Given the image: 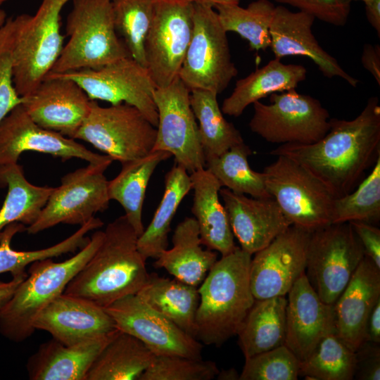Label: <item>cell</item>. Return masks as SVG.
<instances>
[{
  "instance_id": "6da1fadb",
  "label": "cell",
  "mask_w": 380,
  "mask_h": 380,
  "mask_svg": "<svg viewBox=\"0 0 380 380\" xmlns=\"http://www.w3.org/2000/svg\"><path fill=\"white\" fill-rule=\"evenodd\" d=\"M270 154L299 163L336 198L349 194L380 156L378 97H370L353 120L331 118L329 131L319 141L310 144H284Z\"/></svg>"
},
{
  "instance_id": "7a4b0ae2",
  "label": "cell",
  "mask_w": 380,
  "mask_h": 380,
  "mask_svg": "<svg viewBox=\"0 0 380 380\" xmlns=\"http://www.w3.org/2000/svg\"><path fill=\"white\" fill-rule=\"evenodd\" d=\"M103 232L101 245L63 293L106 308L137 294L149 274L137 248L138 235L125 215L108 223Z\"/></svg>"
},
{
  "instance_id": "3957f363",
  "label": "cell",
  "mask_w": 380,
  "mask_h": 380,
  "mask_svg": "<svg viewBox=\"0 0 380 380\" xmlns=\"http://www.w3.org/2000/svg\"><path fill=\"white\" fill-rule=\"evenodd\" d=\"M252 255L237 247L217 260L201 286L196 314V338L219 347L238 331L255 298L250 284Z\"/></svg>"
},
{
  "instance_id": "277c9868",
  "label": "cell",
  "mask_w": 380,
  "mask_h": 380,
  "mask_svg": "<svg viewBox=\"0 0 380 380\" xmlns=\"http://www.w3.org/2000/svg\"><path fill=\"white\" fill-rule=\"evenodd\" d=\"M103 236L104 232L96 231L78 253L65 261L46 258L31 263L27 277L0 309V334L15 343L31 336L39 314L64 292L69 282L94 254Z\"/></svg>"
},
{
  "instance_id": "5b68a950",
  "label": "cell",
  "mask_w": 380,
  "mask_h": 380,
  "mask_svg": "<svg viewBox=\"0 0 380 380\" xmlns=\"http://www.w3.org/2000/svg\"><path fill=\"white\" fill-rule=\"evenodd\" d=\"M65 25L68 41L49 73L99 69L130 56L117 33L110 0H72Z\"/></svg>"
},
{
  "instance_id": "8992f818",
  "label": "cell",
  "mask_w": 380,
  "mask_h": 380,
  "mask_svg": "<svg viewBox=\"0 0 380 380\" xmlns=\"http://www.w3.org/2000/svg\"><path fill=\"white\" fill-rule=\"evenodd\" d=\"M227 32L210 4L193 1V32L179 77L189 89L215 92L227 89L237 75Z\"/></svg>"
},
{
  "instance_id": "52a82bcc",
  "label": "cell",
  "mask_w": 380,
  "mask_h": 380,
  "mask_svg": "<svg viewBox=\"0 0 380 380\" xmlns=\"http://www.w3.org/2000/svg\"><path fill=\"white\" fill-rule=\"evenodd\" d=\"M70 0H42L34 15H25L13 52V82L21 97L49 74L63 48L61 11Z\"/></svg>"
},
{
  "instance_id": "ba28073f",
  "label": "cell",
  "mask_w": 380,
  "mask_h": 380,
  "mask_svg": "<svg viewBox=\"0 0 380 380\" xmlns=\"http://www.w3.org/2000/svg\"><path fill=\"white\" fill-rule=\"evenodd\" d=\"M262 173L268 193L292 224L313 232L331 223L336 197L305 167L278 156Z\"/></svg>"
},
{
  "instance_id": "9c48e42d",
  "label": "cell",
  "mask_w": 380,
  "mask_h": 380,
  "mask_svg": "<svg viewBox=\"0 0 380 380\" xmlns=\"http://www.w3.org/2000/svg\"><path fill=\"white\" fill-rule=\"evenodd\" d=\"M270 103H253L251 130L268 142L310 144L322 139L330 127V116L321 102L296 89L273 93Z\"/></svg>"
},
{
  "instance_id": "30bf717a",
  "label": "cell",
  "mask_w": 380,
  "mask_h": 380,
  "mask_svg": "<svg viewBox=\"0 0 380 380\" xmlns=\"http://www.w3.org/2000/svg\"><path fill=\"white\" fill-rule=\"evenodd\" d=\"M156 134V127L137 108L125 103L102 107L91 101L89 114L74 139L88 142L123 163L151 153Z\"/></svg>"
},
{
  "instance_id": "8fae6325",
  "label": "cell",
  "mask_w": 380,
  "mask_h": 380,
  "mask_svg": "<svg viewBox=\"0 0 380 380\" xmlns=\"http://www.w3.org/2000/svg\"><path fill=\"white\" fill-rule=\"evenodd\" d=\"M365 255L350 222L331 223L311 232L305 274L324 303H335Z\"/></svg>"
},
{
  "instance_id": "7c38bea8",
  "label": "cell",
  "mask_w": 380,
  "mask_h": 380,
  "mask_svg": "<svg viewBox=\"0 0 380 380\" xmlns=\"http://www.w3.org/2000/svg\"><path fill=\"white\" fill-rule=\"evenodd\" d=\"M113 161L89 163L64 175L27 232L35 234L58 224L81 226L105 211L110 200L104 172Z\"/></svg>"
},
{
  "instance_id": "4fadbf2b",
  "label": "cell",
  "mask_w": 380,
  "mask_h": 380,
  "mask_svg": "<svg viewBox=\"0 0 380 380\" xmlns=\"http://www.w3.org/2000/svg\"><path fill=\"white\" fill-rule=\"evenodd\" d=\"M156 138L152 151H164L189 173L205 168L198 124L190 103V90L179 77L168 86L156 88Z\"/></svg>"
},
{
  "instance_id": "5bb4252c",
  "label": "cell",
  "mask_w": 380,
  "mask_h": 380,
  "mask_svg": "<svg viewBox=\"0 0 380 380\" xmlns=\"http://www.w3.org/2000/svg\"><path fill=\"white\" fill-rule=\"evenodd\" d=\"M49 74L74 80L91 101H104L111 105L122 103L131 105L140 110L153 126H157L158 111L154 101L156 87L147 68L131 56L96 70Z\"/></svg>"
},
{
  "instance_id": "9a60e30c",
  "label": "cell",
  "mask_w": 380,
  "mask_h": 380,
  "mask_svg": "<svg viewBox=\"0 0 380 380\" xmlns=\"http://www.w3.org/2000/svg\"><path fill=\"white\" fill-rule=\"evenodd\" d=\"M193 32V2L160 0L144 42L146 68L156 88L179 77Z\"/></svg>"
},
{
  "instance_id": "2e32d148",
  "label": "cell",
  "mask_w": 380,
  "mask_h": 380,
  "mask_svg": "<svg viewBox=\"0 0 380 380\" xmlns=\"http://www.w3.org/2000/svg\"><path fill=\"white\" fill-rule=\"evenodd\" d=\"M116 328L141 341L155 355H179L202 359L203 345L137 294L104 308Z\"/></svg>"
},
{
  "instance_id": "e0dca14e",
  "label": "cell",
  "mask_w": 380,
  "mask_h": 380,
  "mask_svg": "<svg viewBox=\"0 0 380 380\" xmlns=\"http://www.w3.org/2000/svg\"><path fill=\"white\" fill-rule=\"evenodd\" d=\"M312 232L291 224L262 249L250 264V284L256 300L285 296L305 273Z\"/></svg>"
},
{
  "instance_id": "ac0fdd59",
  "label": "cell",
  "mask_w": 380,
  "mask_h": 380,
  "mask_svg": "<svg viewBox=\"0 0 380 380\" xmlns=\"http://www.w3.org/2000/svg\"><path fill=\"white\" fill-rule=\"evenodd\" d=\"M27 151L49 154L63 161L73 158L89 163L113 160L92 152L75 139L39 126L20 104L0 122V165L17 163L20 155Z\"/></svg>"
},
{
  "instance_id": "d6986e66",
  "label": "cell",
  "mask_w": 380,
  "mask_h": 380,
  "mask_svg": "<svg viewBox=\"0 0 380 380\" xmlns=\"http://www.w3.org/2000/svg\"><path fill=\"white\" fill-rule=\"evenodd\" d=\"M22 106L39 126L74 139L89 114L91 100L74 80L48 74Z\"/></svg>"
},
{
  "instance_id": "ffe728a7",
  "label": "cell",
  "mask_w": 380,
  "mask_h": 380,
  "mask_svg": "<svg viewBox=\"0 0 380 380\" xmlns=\"http://www.w3.org/2000/svg\"><path fill=\"white\" fill-rule=\"evenodd\" d=\"M34 327L49 332L53 338L68 346L94 340L118 329L104 308L65 293L39 314Z\"/></svg>"
},
{
  "instance_id": "44dd1931",
  "label": "cell",
  "mask_w": 380,
  "mask_h": 380,
  "mask_svg": "<svg viewBox=\"0 0 380 380\" xmlns=\"http://www.w3.org/2000/svg\"><path fill=\"white\" fill-rule=\"evenodd\" d=\"M284 345L304 361L321 338L335 331L334 305L324 303L303 274L288 292Z\"/></svg>"
},
{
  "instance_id": "7402d4cb",
  "label": "cell",
  "mask_w": 380,
  "mask_h": 380,
  "mask_svg": "<svg viewBox=\"0 0 380 380\" xmlns=\"http://www.w3.org/2000/svg\"><path fill=\"white\" fill-rule=\"evenodd\" d=\"M315 18L305 12H293L284 6H275L270 27V46L275 58L289 56L309 58L327 78L335 77L345 80L353 87L360 81L349 75L336 58L319 45L312 27Z\"/></svg>"
},
{
  "instance_id": "603a6c76",
  "label": "cell",
  "mask_w": 380,
  "mask_h": 380,
  "mask_svg": "<svg viewBox=\"0 0 380 380\" xmlns=\"http://www.w3.org/2000/svg\"><path fill=\"white\" fill-rule=\"evenodd\" d=\"M230 227L241 248L254 254L272 242L292 224L273 198L248 197L220 189Z\"/></svg>"
},
{
  "instance_id": "cb8c5ba5",
  "label": "cell",
  "mask_w": 380,
  "mask_h": 380,
  "mask_svg": "<svg viewBox=\"0 0 380 380\" xmlns=\"http://www.w3.org/2000/svg\"><path fill=\"white\" fill-rule=\"evenodd\" d=\"M379 299L380 269L365 255L334 304L336 334L353 350L365 341L368 317Z\"/></svg>"
},
{
  "instance_id": "d4e9b609",
  "label": "cell",
  "mask_w": 380,
  "mask_h": 380,
  "mask_svg": "<svg viewBox=\"0 0 380 380\" xmlns=\"http://www.w3.org/2000/svg\"><path fill=\"white\" fill-rule=\"evenodd\" d=\"M118 329L87 342L65 345L53 338L42 343L27 360L31 380H86L93 362Z\"/></svg>"
},
{
  "instance_id": "484cf974",
  "label": "cell",
  "mask_w": 380,
  "mask_h": 380,
  "mask_svg": "<svg viewBox=\"0 0 380 380\" xmlns=\"http://www.w3.org/2000/svg\"><path fill=\"white\" fill-rule=\"evenodd\" d=\"M194 199L191 212L197 222L201 244L222 256L234 251V243L227 213L220 200L222 185L207 169L190 174Z\"/></svg>"
},
{
  "instance_id": "4316f807",
  "label": "cell",
  "mask_w": 380,
  "mask_h": 380,
  "mask_svg": "<svg viewBox=\"0 0 380 380\" xmlns=\"http://www.w3.org/2000/svg\"><path fill=\"white\" fill-rule=\"evenodd\" d=\"M172 247L163 251L154 266L163 268L175 279L191 286L199 285L217 261V253L204 250L194 217H185L175 229Z\"/></svg>"
},
{
  "instance_id": "83f0119b",
  "label": "cell",
  "mask_w": 380,
  "mask_h": 380,
  "mask_svg": "<svg viewBox=\"0 0 380 380\" xmlns=\"http://www.w3.org/2000/svg\"><path fill=\"white\" fill-rule=\"evenodd\" d=\"M306 68L300 64H285L274 58L246 77L236 81L231 95L222 102L224 114L239 117L254 102L273 93L296 89L305 80Z\"/></svg>"
},
{
  "instance_id": "f1b7e54d",
  "label": "cell",
  "mask_w": 380,
  "mask_h": 380,
  "mask_svg": "<svg viewBox=\"0 0 380 380\" xmlns=\"http://www.w3.org/2000/svg\"><path fill=\"white\" fill-rule=\"evenodd\" d=\"M171 156L167 151H152L145 156L121 163L119 174L108 181L110 200L121 205L138 237L144 230L142 208L148 182L157 166Z\"/></svg>"
},
{
  "instance_id": "f546056e",
  "label": "cell",
  "mask_w": 380,
  "mask_h": 380,
  "mask_svg": "<svg viewBox=\"0 0 380 380\" xmlns=\"http://www.w3.org/2000/svg\"><path fill=\"white\" fill-rule=\"evenodd\" d=\"M137 295L184 332L196 337L195 319L199 303L196 286L151 273Z\"/></svg>"
},
{
  "instance_id": "4dcf8cb0",
  "label": "cell",
  "mask_w": 380,
  "mask_h": 380,
  "mask_svg": "<svg viewBox=\"0 0 380 380\" xmlns=\"http://www.w3.org/2000/svg\"><path fill=\"white\" fill-rule=\"evenodd\" d=\"M286 296L255 300L237 336L246 358L284 345Z\"/></svg>"
},
{
  "instance_id": "1f68e13d",
  "label": "cell",
  "mask_w": 380,
  "mask_h": 380,
  "mask_svg": "<svg viewBox=\"0 0 380 380\" xmlns=\"http://www.w3.org/2000/svg\"><path fill=\"white\" fill-rule=\"evenodd\" d=\"M154 357L141 341L119 330L93 362L86 380H139Z\"/></svg>"
},
{
  "instance_id": "d6a6232c",
  "label": "cell",
  "mask_w": 380,
  "mask_h": 380,
  "mask_svg": "<svg viewBox=\"0 0 380 380\" xmlns=\"http://www.w3.org/2000/svg\"><path fill=\"white\" fill-rule=\"evenodd\" d=\"M8 188L0 209V232L8 224L27 227L38 218L53 188L36 186L27 181L18 163L0 165V188Z\"/></svg>"
},
{
  "instance_id": "836d02e7",
  "label": "cell",
  "mask_w": 380,
  "mask_h": 380,
  "mask_svg": "<svg viewBox=\"0 0 380 380\" xmlns=\"http://www.w3.org/2000/svg\"><path fill=\"white\" fill-rule=\"evenodd\" d=\"M190 174L176 163L167 172L163 198L152 220L137 239V248L143 258L156 259L168 246L171 222L183 198L191 190Z\"/></svg>"
},
{
  "instance_id": "e575fe53",
  "label": "cell",
  "mask_w": 380,
  "mask_h": 380,
  "mask_svg": "<svg viewBox=\"0 0 380 380\" xmlns=\"http://www.w3.org/2000/svg\"><path fill=\"white\" fill-rule=\"evenodd\" d=\"M102 225V220L94 217L68 238L51 246L21 251L12 248L11 241L16 234L26 231V226L20 222L11 223L0 232V274L7 272H10L13 277L26 274L25 267L33 262L75 253L89 242L90 238L86 235Z\"/></svg>"
},
{
  "instance_id": "d590c367",
  "label": "cell",
  "mask_w": 380,
  "mask_h": 380,
  "mask_svg": "<svg viewBox=\"0 0 380 380\" xmlns=\"http://www.w3.org/2000/svg\"><path fill=\"white\" fill-rule=\"evenodd\" d=\"M217 97V94L210 91H190V103L198 121L199 138L205 159L219 156L244 142L240 132L224 118Z\"/></svg>"
},
{
  "instance_id": "8d00e7d4",
  "label": "cell",
  "mask_w": 380,
  "mask_h": 380,
  "mask_svg": "<svg viewBox=\"0 0 380 380\" xmlns=\"http://www.w3.org/2000/svg\"><path fill=\"white\" fill-rule=\"evenodd\" d=\"M251 148L244 142L232 147L219 156L205 158L207 168L222 186L253 198H272L268 193L264 175L251 169L248 163Z\"/></svg>"
},
{
  "instance_id": "74e56055",
  "label": "cell",
  "mask_w": 380,
  "mask_h": 380,
  "mask_svg": "<svg viewBox=\"0 0 380 380\" xmlns=\"http://www.w3.org/2000/svg\"><path fill=\"white\" fill-rule=\"evenodd\" d=\"M214 8L224 30L248 41L251 50L270 48V27L275 9L270 0H256L246 8L239 4H218Z\"/></svg>"
},
{
  "instance_id": "f35d334b",
  "label": "cell",
  "mask_w": 380,
  "mask_h": 380,
  "mask_svg": "<svg viewBox=\"0 0 380 380\" xmlns=\"http://www.w3.org/2000/svg\"><path fill=\"white\" fill-rule=\"evenodd\" d=\"M355 351L337 336H324L310 355L299 365V376L313 380H351L355 369Z\"/></svg>"
},
{
  "instance_id": "ab89813d",
  "label": "cell",
  "mask_w": 380,
  "mask_h": 380,
  "mask_svg": "<svg viewBox=\"0 0 380 380\" xmlns=\"http://www.w3.org/2000/svg\"><path fill=\"white\" fill-rule=\"evenodd\" d=\"M160 0H110L115 27L130 56L146 68L144 42Z\"/></svg>"
},
{
  "instance_id": "60d3db41",
  "label": "cell",
  "mask_w": 380,
  "mask_h": 380,
  "mask_svg": "<svg viewBox=\"0 0 380 380\" xmlns=\"http://www.w3.org/2000/svg\"><path fill=\"white\" fill-rule=\"evenodd\" d=\"M349 194L334 198L331 223L361 221L372 224L380 219V156L371 172Z\"/></svg>"
},
{
  "instance_id": "b9f144b4",
  "label": "cell",
  "mask_w": 380,
  "mask_h": 380,
  "mask_svg": "<svg viewBox=\"0 0 380 380\" xmlns=\"http://www.w3.org/2000/svg\"><path fill=\"white\" fill-rule=\"evenodd\" d=\"M210 360L179 355H155L139 380H211L219 372Z\"/></svg>"
},
{
  "instance_id": "7bdbcfd3",
  "label": "cell",
  "mask_w": 380,
  "mask_h": 380,
  "mask_svg": "<svg viewBox=\"0 0 380 380\" xmlns=\"http://www.w3.org/2000/svg\"><path fill=\"white\" fill-rule=\"evenodd\" d=\"M300 362L285 346L246 358L239 380H296Z\"/></svg>"
},
{
  "instance_id": "ee69618b",
  "label": "cell",
  "mask_w": 380,
  "mask_h": 380,
  "mask_svg": "<svg viewBox=\"0 0 380 380\" xmlns=\"http://www.w3.org/2000/svg\"><path fill=\"white\" fill-rule=\"evenodd\" d=\"M25 14L7 18L0 27V122L23 102L13 82V52Z\"/></svg>"
},
{
  "instance_id": "f6af8a7d",
  "label": "cell",
  "mask_w": 380,
  "mask_h": 380,
  "mask_svg": "<svg viewBox=\"0 0 380 380\" xmlns=\"http://www.w3.org/2000/svg\"><path fill=\"white\" fill-rule=\"evenodd\" d=\"M312 15L315 19L334 26H344L351 7L350 0H274Z\"/></svg>"
},
{
  "instance_id": "bcb514c9",
  "label": "cell",
  "mask_w": 380,
  "mask_h": 380,
  "mask_svg": "<svg viewBox=\"0 0 380 380\" xmlns=\"http://www.w3.org/2000/svg\"><path fill=\"white\" fill-rule=\"evenodd\" d=\"M379 343L364 341L355 351L354 379L359 380L380 379Z\"/></svg>"
},
{
  "instance_id": "7dc6e473",
  "label": "cell",
  "mask_w": 380,
  "mask_h": 380,
  "mask_svg": "<svg viewBox=\"0 0 380 380\" xmlns=\"http://www.w3.org/2000/svg\"><path fill=\"white\" fill-rule=\"evenodd\" d=\"M350 223L362 246L365 255L380 269V229L365 222Z\"/></svg>"
},
{
  "instance_id": "c3c4849f",
  "label": "cell",
  "mask_w": 380,
  "mask_h": 380,
  "mask_svg": "<svg viewBox=\"0 0 380 380\" xmlns=\"http://www.w3.org/2000/svg\"><path fill=\"white\" fill-rule=\"evenodd\" d=\"M361 63L364 68L374 78L380 85V46L365 44L361 56Z\"/></svg>"
},
{
  "instance_id": "681fc988",
  "label": "cell",
  "mask_w": 380,
  "mask_h": 380,
  "mask_svg": "<svg viewBox=\"0 0 380 380\" xmlns=\"http://www.w3.org/2000/svg\"><path fill=\"white\" fill-rule=\"evenodd\" d=\"M365 341L380 343V299L374 306L368 317Z\"/></svg>"
},
{
  "instance_id": "f907efd6",
  "label": "cell",
  "mask_w": 380,
  "mask_h": 380,
  "mask_svg": "<svg viewBox=\"0 0 380 380\" xmlns=\"http://www.w3.org/2000/svg\"><path fill=\"white\" fill-rule=\"evenodd\" d=\"M27 275V274L14 276L8 281H0V309L11 298Z\"/></svg>"
},
{
  "instance_id": "816d5d0a",
  "label": "cell",
  "mask_w": 380,
  "mask_h": 380,
  "mask_svg": "<svg viewBox=\"0 0 380 380\" xmlns=\"http://www.w3.org/2000/svg\"><path fill=\"white\" fill-rule=\"evenodd\" d=\"M364 4L367 20L380 37V0H366Z\"/></svg>"
},
{
  "instance_id": "f5cc1de1",
  "label": "cell",
  "mask_w": 380,
  "mask_h": 380,
  "mask_svg": "<svg viewBox=\"0 0 380 380\" xmlns=\"http://www.w3.org/2000/svg\"><path fill=\"white\" fill-rule=\"evenodd\" d=\"M217 379L219 380H239L240 374L234 368L219 371Z\"/></svg>"
},
{
  "instance_id": "db71d44e",
  "label": "cell",
  "mask_w": 380,
  "mask_h": 380,
  "mask_svg": "<svg viewBox=\"0 0 380 380\" xmlns=\"http://www.w3.org/2000/svg\"><path fill=\"white\" fill-rule=\"evenodd\" d=\"M241 0H193V1H198L210 4L213 7L218 4H239Z\"/></svg>"
},
{
  "instance_id": "11a10c76",
  "label": "cell",
  "mask_w": 380,
  "mask_h": 380,
  "mask_svg": "<svg viewBox=\"0 0 380 380\" xmlns=\"http://www.w3.org/2000/svg\"><path fill=\"white\" fill-rule=\"evenodd\" d=\"M6 19L7 18L6 12L0 8V27L4 24Z\"/></svg>"
},
{
  "instance_id": "9f6ffc18",
  "label": "cell",
  "mask_w": 380,
  "mask_h": 380,
  "mask_svg": "<svg viewBox=\"0 0 380 380\" xmlns=\"http://www.w3.org/2000/svg\"><path fill=\"white\" fill-rule=\"evenodd\" d=\"M170 3H185V2H193V0H161Z\"/></svg>"
},
{
  "instance_id": "6f0895ef",
  "label": "cell",
  "mask_w": 380,
  "mask_h": 380,
  "mask_svg": "<svg viewBox=\"0 0 380 380\" xmlns=\"http://www.w3.org/2000/svg\"><path fill=\"white\" fill-rule=\"evenodd\" d=\"M7 1H9V0H0V6Z\"/></svg>"
},
{
  "instance_id": "680465c9",
  "label": "cell",
  "mask_w": 380,
  "mask_h": 380,
  "mask_svg": "<svg viewBox=\"0 0 380 380\" xmlns=\"http://www.w3.org/2000/svg\"><path fill=\"white\" fill-rule=\"evenodd\" d=\"M350 1H362L364 2V1H365L366 0H350Z\"/></svg>"
}]
</instances>
